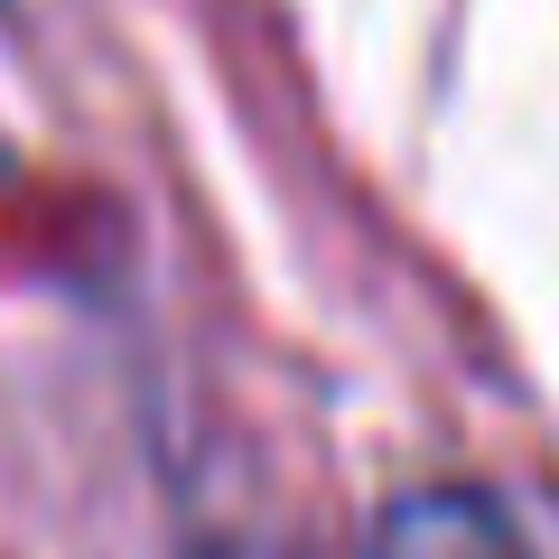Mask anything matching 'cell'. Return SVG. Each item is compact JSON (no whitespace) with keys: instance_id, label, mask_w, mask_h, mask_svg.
<instances>
[{"instance_id":"obj_2","label":"cell","mask_w":559,"mask_h":559,"mask_svg":"<svg viewBox=\"0 0 559 559\" xmlns=\"http://www.w3.org/2000/svg\"><path fill=\"white\" fill-rule=\"evenodd\" d=\"M205 559H299V550H280V540H215Z\"/></svg>"},{"instance_id":"obj_1","label":"cell","mask_w":559,"mask_h":559,"mask_svg":"<svg viewBox=\"0 0 559 559\" xmlns=\"http://www.w3.org/2000/svg\"><path fill=\"white\" fill-rule=\"evenodd\" d=\"M364 559H532V540L485 485H411L373 513Z\"/></svg>"}]
</instances>
